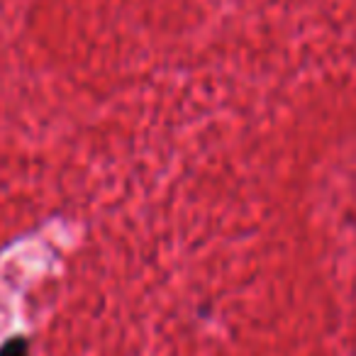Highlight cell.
<instances>
[{
    "instance_id": "6da1fadb",
    "label": "cell",
    "mask_w": 356,
    "mask_h": 356,
    "mask_svg": "<svg viewBox=\"0 0 356 356\" xmlns=\"http://www.w3.org/2000/svg\"><path fill=\"white\" fill-rule=\"evenodd\" d=\"M0 356H30V341L27 337H10L0 346Z\"/></svg>"
}]
</instances>
